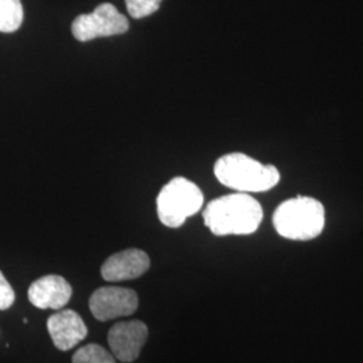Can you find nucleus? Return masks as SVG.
<instances>
[{
  "mask_svg": "<svg viewBox=\"0 0 363 363\" xmlns=\"http://www.w3.org/2000/svg\"><path fill=\"white\" fill-rule=\"evenodd\" d=\"M162 0H125L127 10L132 18L142 19L156 13L160 7Z\"/></svg>",
  "mask_w": 363,
  "mask_h": 363,
  "instance_id": "ddd939ff",
  "label": "nucleus"
},
{
  "mask_svg": "<svg viewBox=\"0 0 363 363\" xmlns=\"http://www.w3.org/2000/svg\"><path fill=\"white\" fill-rule=\"evenodd\" d=\"M148 337V327L142 320L118 322L108 333L112 355L120 362L136 361Z\"/></svg>",
  "mask_w": 363,
  "mask_h": 363,
  "instance_id": "0eeeda50",
  "label": "nucleus"
},
{
  "mask_svg": "<svg viewBox=\"0 0 363 363\" xmlns=\"http://www.w3.org/2000/svg\"><path fill=\"white\" fill-rule=\"evenodd\" d=\"M264 211L250 194L234 193L213 199L203 210V220L214 235H249L261 225Z\"/></svg>",
  "mask_w": 363,
  "mask_h": 363,
  "instance_id": "f257e3e1",
  "label": "nucleus"
},
{
  "mask_svg": "<svg viewBox=\"0 0 363 363\" xmlns=\"http://www.w3.org/2000/svg\"><path fill=\"white\" fill-rule=\"evenodd\" d=\"M72 295V286L58 274L43 276L28 288V300L39 310H61Z\"/></svg>",
  "mask_w": 363,
  "mask_h": 363,
  "instance_id": "1a4fd4ad",
  "label": "nucleus"
},
{
  "mask_svg": "<svg viewBox=\"0 0 363 363\" xmlns=\"http://www.w3.org/2000/svg\"><path fill=\"white\" fill-rule=\"evenodd\" d=\"M272 220L274 230L283 238L311 241L325 229V206L312 196L298 195L281 202L274 210Z\"/></svg>",
  "mask_w": 363,
  "mask_h": 363,
  "instance_id": "7ed1b4c3",
  "label": "nucleus"
},
{
  "mask_svg": "<svg viewBox=\"0 0 363 363\" xmlns=\"http://www.w3.org/2000/svg\"><path fill=\"white\" fill-rule=\"evenodd\" d=\"M150 257L140 249H127L112 255L101 267L105 281L118 283L140 277L150 269Z\"/></svg>",
  "mask_w": 363,
  "mask_h": 363,
  "instance_id": "6e6552de",
  "label": "nucleus"
},
{
  "mask_svg": "<svg viewBox=\"0 0 363 363\" xmlns=\"http://www.w3.org/2000/svg\"><path fill=\"white\" fill-rule=\"evenodd\" d=\"M72 363H116L112 352L105 350L100 345L91 343L74 352Z\"/></svg>",
  "mask_w": 363,
  "mask_h": 363,
  "instance_id": "f8f14e48",
  "label": "nucleus"
},
{
  "mask_svg": "<svg viewBox=\"0 0 363 363\" xmlns=\"http://www.w3.org/2000/svg\"><path fill=\"white\" fill-rule=\"evenodd\" d=\"M15 301V292L13 286L7 281L4 274L0 272V311L9 310Z\"/></svg>",
  "mask_w": 363,
  "mask_h": 363,
  "instance_id": "4468645a",
  "label": "nucleus"
},
{
  "mask_svg": "<svg viewBox=\"0 0 363 363\" xmlns=\"http://www.w3.org/2000/svg\"><path fill=\"white\" fill-rule=\"evenodd\" d=\"M203 205V194L194 182L177 177L163 186L156 199L157 217L171 228H181L189 217L195 216Z\"/></svg>",
  "mask_w": 363,
  "mask_h": 363,
  "instance_id": "20e7f679",
  "label": "nucleus"
},
{
  "mask_svg": "<svg viewBox=\"0 0 363 363\" xmlns=\"http://www.w3.org/2000/svg\"><path fill=\"white\" fill-rule=\"evenodd\" d=\"M128 19L111 3H103L91 13L78 15L73 21L72 33L79 42H88L100 37H112L127 33Z\"/></svg>",
  "mask_w": 363,
  "mask_h": 363,
  "instance_id": "39448f33",
  "label": "nucleus"
},
{
  "mask_svg": "<svg viewBox=\"0 0 363 363\" xmlns=\"http://www.w3.org/2000/svg\"><path fill=\"white\" fill-rule=\"evenodd\" d=\"M48 331L54 346L61 351L73 349L88 335V327L73 310L52 313L48 319Z\"/></svg>",
  "mask_w": 363,
  "mask_h": 363,
  "instance_id": "9d476101",
  "label": "nucleus"
},
{
  "mask_svg": "<svg viewBox=\"0 0 363 363\" xmlns=\"http://www.w3.org/2000/svg\"><path fill=\"white\" fill-rule=\"evenodd\" d=\"M23 23L21 0H0V33H13Z\"/></svg>",
  "mask_w": 363,
  "mask_h": 363,
  "instance_id": "9b49d317",
  "label": "nucleus"
},
{
  "mask_svg": "<svg viewBox=\"0 0 363 363\" xmlns=\"http://www.w3.org/2000/svg\"><path fill=\"white\" fill-rule=\"evenodd\" d=\"M214 175L223 186L237 193H264L280 182V171L242 152L220 156L214 164Z\"/></svg>",
  "mask_w": 363,
  "mask_h": 363,
  "instance_id": "f03ea898",
  "label": "nucleus"
},
{
  "mask_svg": "<svg viewBox=\"0 0 363 363\" xmlns=\"http://www.w3.org/2000/svg\"><path fill=\"white\" fill-rule=\"evenodd\" d=\"M138 307V294L123 286H101L89 298L91 315L100 322L130 316Z\"/></svg>",
  "mask_w": 363,
  "mask_h": 363,
  "instance_id": "423d86ee",
  "label": "nucleus"
}]
</instances>
